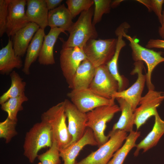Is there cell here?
Segmentation results:
<instances>
[{
    "label": "cell",
    "mask_w": 164,
    "mask_h": 164,
    "mask_svg": "<svg viewBox=\"0 0 164 164\" xmlns=\"http://www.w3.org/2000/svg\"><path fill=\"white\" fill-rule=\"evenodd\" d=\"M66 119L64 101L51 107L41 115V121L50 127L52 142L56 143L60 150L68 146L72 140L66 124Z\"/></svg>",
    "instance_id": "1"
},
{
    "label": "cell",
    "mask_w": 164,
    "mask_h": 164,
    "mask_svg": "<svg viewBox=\"0 0 164 164\" xmlns=\"http://www.w3.org/2000/svg\"><path fill=\"white\" fill-rule=\"evenodd\" d=\"M93 14L92 7L80 13L69 31L70 35L67 40L64 41L63 38H60L62 43V48L76 47L83 48L89 39H96L98 35L92 23Z\"/></svg>",
    "instance_id": "2"
},
{
    "label": "cell",
    "mask_w": 164,
    "mask_h": 164,
    "mask_svg": "<svg viewBox=\"0 0 164 164\" xmlns=\"http://www.w3.org/2000/svg\"><path fill=\"white\" fill-rule=\"evenodd\" d=\"M52 143L49 126L42 121L37 123L26 133L23 145L24 155L33 163L39 152L43 148L51 147Z\"/></svg>",
    "instance_id": "3"
},
{
    "label": "cell",
    "mask_w": 164,
    "mask_h": 164,
    "mask_svg": "<svg viewBox=\"0 0 164 164\" xmlns=\"http://www.w3.org/2000/svg\"><path fill=\"white\" fill-rule=\"evenodd\" d=\"M120 111L119 106L115 104L101 106L87 113L86 126L92 131L98 147L109 138V135H106L104 133L107 123L112 119L116 113Z\"/></svg>",
    "instance_id": "4"
},
{
    "label": "cell",
    "mask_w": 164,
    "mask_h": 164,
    "mask_svg": "<svg viewBox=\"0 0 164 164\" xmlns=\"http://www.w3.org/2000/svg\"><path fill=\"white\" fill-rule=\"evenodd\" d=\"M108 135L107 142L76 164H107L127 136V132L121 130L111 131Z\"/></svg>",
    "instance_id": "5"
},
{
    "label": "cell",
    "mask_w": 164,
    "mask_h": 164,
    "mask_svg": "<svg viewBox=\"0 0 164 164\" xmlns=\"http://www.w3.org/2000/svg\"><path fill=\"white\" fill-rule=\"evenodd\" d=\"M117 39H91L83 48L89 60L97 67L107 65L115 52Z\"/></svg>",
    "instance_id": "6"
},
{
    "label": "cell",
    "mask_w": 164,
    "mask_h": 164,
    "mask_svg": "<svg viewBox=\"0 0 164 164\" xmlns=\"http://www.w3.org/2000/svg\"><path fill=\"white\" fill-rule=\"evenodd\" d=\"M127 29L123 31V36L130 42L129 45L132 50L133 59L135 62L143 61L147 67L146 75V83L148 90H154V87L151 81V75L154 69L159 63L164 62V57L161 52H156L142 46L134 39L126 33Z\"/></svg>",
    "instance_id": "7"
},
{
    "label": "cell",
    "mask_w": 164,
    "mask_h": 164,
    "mask_svg": "<svg viewBox=\"0 0 164 164\" xmlns=\"http://www.w3.org/2000/svg\"><path fill=\"white\" fill-rule=\"evenodd\" d=\"M164 100V92L154 90H148L146 94L142 97L140 106L134 112V124L137 130L149 118L158 113L157 108Z\"/></svg>",
    "instance_id": "8"
},
{
    "label": "cell",
    "mask_w": 164,
    "mask_h": 164,
    "mask_svg": "<svg viewBox=\"0 0 164 164\" xmlns=\"http://www.w3.org/2000/svg\"><path fill=\"white\" fill-rule=\"evenodd\" d=\"M67 95L79 110L86 113L101 106L115 104V99L102 97L95 94L89 88L72 89Z\"/></svg>",
    "instance_id": "9"
},
{
    "label": "cell",
    "mask_w": 164,
    "mask_h": 164,
    "mask_svg": "<svg viewBox=\"0 0 164 164\" xmlns=\"http://www.w3.org/2000/svg\"><path fill=\"white\" fill-rule=\"evenodd\" d=\"M117 81L110 73L107 65L96 67L94 77L89 88L95 94L102 97L111 99L118 91Z\"/></svg>",
    "instance_id": "10"
},
{
    "label": "cell",
    "mask_w": 164,
    "mask_h": 164,
    "mask_svg": "<svg viewBox=\"0 0 164 164\" xmlns=\"http://www.w3.org/2000/svg\"><path fill=\"white\" fill-rule=\"evenodd\" d=\"M134 68L132 74H137L138 77L135 82L128 89L118 91L113 95L112 98H121L125 100L131 106L133 112L139 105L142 97V94L146 82V75L142 73L143 62L138 61L134 63Z\"/></svg>",
    "instance_id": "11"
},
{
    "label": "cell",
    "mask_w": 164,
    "mask_h": 164,
    "mask_svg": "<svg viewBox=\"0 0 164 164\" xmlns=\"http://www.w3.org/2000/svg\"><path fill=\"white\" fill-rule=\"evenodd\" d=\"M87 59L83 48L79 47L62 48L60 62L63 75L70 88L75 73L80 63Z\"/></svg>",
    "instance_id": "12"
},
{
    "label": "cell",
    "mask_w": 164,
    "mask_h": 164,
    "mask_svg": "<svg viewBox=\"0 0 164 164\" xmlns=\"http://www.w3.org/2000/svg\"><path fill=\"white\" fill-rule=\"evenodd\" d=\"M64 101L68 129L72 138L70 145L77 141L84 135L87 128V113L79 110L70 101L66 99Z\"/></svg>",
    "instance_id": "13"
},
{
    "label": "cell",
    "mask_w": 164,
    "mask_h": 164,
    "mask_svg": "<svg viewBox=\"0 0 164 164\" xmlns=\"http://www.w3.org/2000/svg\"><path fill=\"white\" fill-rule=\"evenodd\" d=\"M26 0H10L6 33L10 37L29 22L25 11Z\"/></svg>",
    "instance_id": "14"
},
{
    "label": "cell",
    "mask_w": 164,
    "mask_h": 164,
    "mask_svg": "<svg viewBox=\"0 0 164 164\" xmlns=\"http://www.w3.org/2000/svg\"><path fill=\"white\" fill-rule=\"evenodd\" d=\"M97 146L92 131L87 128L83 136L75 142L60 150V154L64 164H76V159L80 151L85 146Z\"/></svg>",
    "instance_id": "15"
},
{
    "label": "cell",
    "mask_w": 164,
    "mask_h": 164,
    "mask_svg": "<svg viewBox=\"0 0 164 164\" xmlns=\"http://www.w3.org/2000/svg\"><path fill=\"white\" fill-rule=\"evenodd\" d=\"M39 28L36 23L30 22L12 36L13 48L16 55L21 57L24 56L34 35Z\"/></svg>",
    "instance_id": "16"
},
{
    "label": "cell",
    "mask_w": 164,
    "mask_h": 164,
    "mask_svg": "<svg viewBox=\"0 0 164 164\" xmlns=\"http://www.w3.org/2000/svg\"><path fill=\"white\" fill-rule=\"evenodd\" d=\"M26 16L29 22L35 23L44 29L48 26L49 10L45 0H27Z\"/></svg>",
    "instance_id": "17"
},
{
    "label": "cell",
    "mask_w": 164,
    "mask_h": 164,
    "mask_svg": "<svg viewBox=\"0 0 164 164\" xmlns=\"http://www.w3.org/2000/svg\"><path fill=\"white\" fill-rule=\"evenodd\" d=\"M21 57L15 54L12 39L9 38L7 45L0 50V73L8 75L14 68L19 69L23 66Z\"/></svg>",
    "instance_id": "18"
},
{
    "label": "cell",
    "mask_w": 164,
    "mask_h": 164,
    "mask_svg": "<svg viewBox=\"0 0 164 164\" xmlns=\"http://www.w3.org/2000/svg\"><path fill=\"white\" fill-rule=\"evenodd\" d=\"M66 32L59 28H51L48 34L45 35L38 61L44 65H52L55 63L53 55V48L60 34Z\"/></svg>",
    "instance_id": "19"
},
{
    "label": "cell",
    "mask_w": 164,
    "mask_h": 164,
    "mask_svg": "<svg viewBox=\"0 0 164 164\" xmlns=\"http://www.w3.org/2000/svg\"><path fill=\"white\" fill-rule=\"evenodd\" d=\"M128 28V25L124 23L116 29L115 33L118 38L115 52L111 60L107 64L110 73L118 83V91L124 90V81L122 77L119 73L118 62L120 52L122 48L126 45V43L123 39V32L124 30Z\"/></svg>",
    "instance_id": "20"
},
{
    "label": "cell",
    "mask_w": 164,
    "mask_h": 164,
    "mask_svg": "<svg viewBox=\"0 0 164 164\" xmlns=\"http://www.w3.org/2000/svg\"><path fill=\"white\" fill-rule=\"evenodd\" d=\"M95 68L87 59L84 60L75 73L70 88L75 90L88 88L94 77Z\"/></svg>",
    "instance_id": "21"
},
{
    "label": "cell",
    "mask_w": 164,
    "mask_h": 164,
    "mask_svg": "<svg viewBox=\"0 0 164 164\" xmlns=\"http://www.w3.org/2000/svg\"><path fill=\"white\" fill-rule=\"evenodd\" d=\"M155 123L152 130L147 136L136 145L134 153L135 156H137L140 150L145 152L155 146L164 134V121L157 113L155 116Z\"/></svg>",
    "instance_id": "22"
},
{
    "label": "cell",
    "mask_w": 164,
    "mask_h": 164,
    "mask_svg": "<svg viewBox=\"0 0 164 164\" xmlns=\"http://www.w3.org/2000/svg\"><path fill=\"white\" fill-rule=\"evenodd\" d=\"M73 17L64 4L49 11L48 26L51 28H59L69 31L73 22Z\"/></svg>",
    "instance_id": "23"
},
{
    "label": "cell",
    "mask_w": 164,
    "mask_h": 164,
    "mask_svg": "<svg viewBox=\"0 0 164 164\" xmlns=\"http://www.w3.org/2000/svg\"><path fill=\"white\" fill-rule=\"evenodd\" d=\"M45 35L44 29L39 28L33 36L27 50L22 71L25 75L30 74V68L38 58Z\"/></svg>",
    "instance_id": "24"
},
{
    "label": "cell",
    "mask_w": 164,
    "mask_h": 164,
    "mask_svg": "<svg viewBox=\"0 0 164 164\" xmlns=\"http://www.w3.org/2000/svg\"><path fill=\"white\" fill-rule=\"evenodd\" d=\"M119 104L121 114L118 121L113 125L112 131H122L129 132L133 131L134 115L130 105L124 99L121 98L116 99Z\"/></svg>",
    "instance_id": "25"
},
{
    "label": "cell",
    "mask_w": 164,
    "mask_h": 164,
    "mask_svg": "<svg viewBox=\"0 0 164 164\" xmlns=\"http://www.w3.org/2000/svg\"><path fill=\"white\" fill-rule=\"evenodd\" d=\"M140 132L132 131L129 132L122 146L113 155L107 164H123L130 151L136 147V142L140 135Z\"/></svg>",
    "instance_id": "26"
},
{
    "label": "cell",
    "mask_w": 164,
    "mask_h": 164,
    "mask_svg": "<svg viewBox=\"0 0 164 164\" xmlns=\"http://www.w3.org/2000/svg\"><path fill=\"white\" fill-rule=\"evenodd\" d=\"M11 85L9 89L0 97L1 105L10 98L18 97L25 94L26 83L15 71L14 70L10 74Z\"/></svg>",
    "instance_id": "27"
},
{
    "label": "cell",
    "mask_w": 164,
    "mask_h": 164,
    "mask_svg": "<svg viewBox=\"0 0 164 164\" xmlns=\"http://www.w3.org/2000/svg\"><path fill=\"white\" fill-rule=\"evenodd\" d=\"M28 99L25 94L10 98L1 104V109L7 113L8 117L13 120L18 121L17 114L19 111L23 109L22 104Z\"/></svg>",
    "instance_id": "28"
},
{
    "label": "cell",
    "mask_w": 164,
    "mask_h": 164,
    "mask_svg": "<svg viewBox=\"0 0 164 164\" xmlns=\"http://www.w3.org/2000/svg\"><path fill=\"white\" fill-rule=\"evenodd\" d=\"M60 150L55 142H53L48 150L37 156L41 164H60Z\"/></svg>",
    "instance_id": "29"
},
{
    "label": "cell",
    "mask_w": 164,
    "mask_h": 164,
    "mask_svg": "<svg viewBox=\"0 0 164 164\" xmlns=\"http://www.w3.org/2000/svg\"><path fill=\"white\" fill-rule=\"evenodd\" d=\"M17 122L7 117L0 123V138H4L6 143H9L12 138L18 134L16 130Z\"/></svg>",
    "instance_id": "30"
},
{
    "label": "cell",
    "mask_w": 164,
    "mask_h": 164,
    "mask_svg": "<svg viewBox=\"0 0 164 164\" xmlns=\"http://www.w3.org/2000/svg\"><path fill=\"white\" fill-rule=\"evenodd\" d=\"M66 3L73 18L82 12L89 10L94 4L93 0H67Z\"/></svg>",
    "instance_id": "31"
},
{
    "label": "cell",
    "mask_w": 164,
    "mask_h": 164,
    "mask_svg": "<svg viewBox=\"0 0 164 164\" xmlns=\"http://www.w3.org/2000/svg\"><path fill=\"white\" fill-rule=\"evenodd\" d=\"M94 5L93 24L95 26L99 22L104 14L109 13L112 1L111 0H93Z\"/></svg>",
    "instance_id": "32"
},
{
    "label": "cell",
    "mask_w": 164,
    "mask_h": 164,
    "mask_svg": "<svg viewBox=\"0 0 164 164\" xmlns=\"http://www.w3.org/2000/svg\"><path fill=\"white\" fill-rule=\"evenodd\" d=\"M137 1L145 5L149 11H153L161 24L162 17V9L164 0H138Z\"/></svg>",
    "instance_id": "33"
},
{
    "label": "cell",
    "mask_w": 164,
    "mask_h": 164,
    "mask_svg": "<svg viewBox=\"0 0 164 164\" xmlns=\"http://www.w3.org/2000/svg\"><path fill=\"white\" fill-rule=\"evenodd\" d=\"M10 0H0V37L6 33Z\"/></svg>",
    "instance_id": "34"
},
{
    "label": "cell",
    "mask_w": 164,
    "mask_h": 164,
    "mask_svg": "<svg viewBox=\"0 0 164 164\" xmlns=\"http://www.w3.org/2000/svg\"><path fill=\"white\" fill-rule=\"evenodd\" d=\"M146 47L149 49L152 48L164 49V40L159 39H150L148 41L146 45Z\"/></svg>",
    "instance_id": "35"
},
{
    "label": "cell",
    "mask_w": 164,
    "mask_h": 164,
    "mask_svg": "<svg viewBox=\"0 0 164 164\" xmlns=\"http://www.w3.org/2000/svg\"><path fill=\"white\" fill-rule=\"evenodd\" d=\"M47 7L49 11L52 10L57 7L63 2L62 0H45Z\"/></svg>",
    "instance_id": "36"
},
{
    "label": "cell",
    "mask_w": 164,
    "mask_h": 164,
    "mask_svg": "<svg viewBox=\"0 0 164 164\" xmlns=\"http://www.w3.org/2000/svg\"><path fill=\"white\" fill-rule=\"evenodd\" d=\"M159 33L162 38L164 39V10L162 14V22L161 24V26L159 29Z\"/></svg>",
    "instance_id": "37"
},
{
    "label": "cell",
    "mask_w": 164,
    "mask_h": 164,
    "mask_svg": "<svg viewBox=\"0 0 164 164\" xmlns=\"http://www.w3.org/2000/svg\"><path fill=\"white\" fill-rule=\"evenodd\" d=\"M123 0H117L112 1L111 4V8H115L118 6Z\"/></svg>",
    "instance_id": "38"
}]
</instances>
